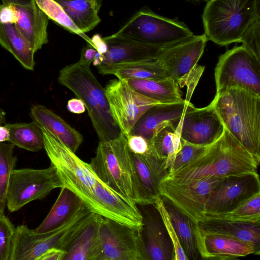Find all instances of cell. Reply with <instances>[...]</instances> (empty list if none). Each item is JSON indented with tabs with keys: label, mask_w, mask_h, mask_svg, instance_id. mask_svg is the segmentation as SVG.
<instances>
[{
	"label": "cell",
	"mask_w": 260,
	"mask_h": 260,
	"mask_svg": "<svg viewBox=\"0 0 260 260\" xmlns=\"http://www.w3.org/2000/svg\"><path fill=\"white\" fill-rule=\"evenodd\" d=\"M10 132L9 142L32 152L44 149L42 130L35 121L30 123L5 124Z\"/></svg>",
	"instance_id": "32"
},
{
	"label": "cell",
	"mask_w": 260,
	"mask_h": 260,
	"mask_svg": "<svg viewBox=\"0 0 260 260\" xmlns=\"http://www.w3.org/2000/svg\"><path fill=\"white\" fill-rule=\"evenodd\" d=\"M89 164L104 183L135 203L130 151L125 135L121 133L114 139L100 141Z\"/></svg>",
	"instance_id": "7"
},
{
	"label": "cell",
	"mask_w": 260,
	"mask_h": 260,
	"mask_svg": "<svg viewBox=\"0 0 260 260\" xmlns=\"http://www.w3.org/2000/svg\"><path fill=\"white\" fill-rule=\"evenodd\" d=\"M193 1H200V0H193ZM202 1H208V0H202Z\"/></svg>",
	"instance_id": "48"
},
{
	"label": "cell",
	"mask_w": 260,
	"mask_h": 260,
	"mask_svg": "<svg viewBox=\"0 0 260 260\" xmlns=\"http://www.w3.org/2000/svg\"><path fill=\"white\" fill-rule=\"evenodd\" d=\"M260 17V0H208L202 14L205 35L220 46L240 42Z\"/></svg>",
	"instance_id": "5"
},
{
	"label": "cell",
	"mask_w": 260,
	"mask_h": 260,
	"mask_svg": "<svg viewBox=\"0 0 260 260\" xmlns=\"http://www.w3.org/2000/svg\"><path fill=\"white\" fill-rule=\"evenodd\" d=\"M10 132L5 125H0V143L8 142L10 139Z\"/></svg>",
	"instance_id": "46"
},
{
	"label": "cell",
	"mask_w": 260,
	"mask_h": 260,
	"mask_svg": "<svg viewBox=\"0 0 260 260\" xmlns=\"http://www.w3.org/2000/svg\"><path fill=\"white\" fill-rule=\"evenodd\" d=\"M95 218L73 240L63 260H101L102 249L99 235L100 218Z\"/></svg>",
	"instance_id": "26"
},
{
	"label": "cell",
	"mask_w": 260,
	"mask_h": 260,
	"mask_svg": "<svg viewBox=\"0 0 260 260\" xmlns=\"http://www.w3.org/2000/svg\"><path fill=\"white\" fill-rule=\"evenodd\" d=\"M225 129L260 160V96L233 88L215 95L211 102Z\"/></svg>",
	"instance_id": "3"
},
{
	"label": "cell",
	"mask_w": 260,
	"mask_h": 260,
	"mask_svg": "<svg viewBox=\"0 0 260 260\" xmlns=\"http://www.w3.org/2000/svg\"><path fill=\"white\" fill-rule=\"evenodd\" d=\"M246 222H260V191L241 202L230 212L205 216Z\"/></svg>",
	"instance_id": "33"
},
{
	"label": "cell",
	"mask_w": 260,
	"mask_h": 260,
	"mask_svg": "<svg viewBox=\"0 0 260 260\" xmlns=\"http://www.w3.org/2000/svg\"><path fill=\"white\" fill-rule=\"evenodd\" d=\"M214 76L216 95L237 88L260 96V60L242 45L219 56Z\"/></svg>",
	"instance_id": "8"
},
{
	"label": "cell",
	"mask_w": 260,
	"mask_h": 260,
	"mask_svg": "<svg viewBox=\"0 0 260 260\" xmlns=\"http://www.w3.org/2000/svg\"><path fill=\"white\" fill-rule=\"evenodd\" d=\"M15 146L10 143H0V215H4L10 178L17 161Z\"/></svg>",
	"instance_id": "34"
},
{
	"label": "cell",
	"mask_w": 260,
	"mask_h": 260,
	"mask_svg": "<svg viewBox=\"0 0 260 260\" xmlns=\"http://www.w3.org/2000/svg\"><path fill=\"white\" fill-rule=\"evenodd\" d=\"M104 88L112 117L125 136L143 114L160 104L137 92L123 80H111Z\"/></svg>",
	"instance_id": "12"
},
{
	"label": "cell",
	"mask_w": 260,
	"mask_h": 260,
	"mask_svg": "<svg viewBox=\"0 0 260 260\" xmlns=\"http://www.w3.org/2000/svg\"><path fill=\"white\" fill-rule=\"evenodd\" d=\"M149 143L152 150L162 161L164 169L168 173L176 154L181 149L180 134L175 127L168 126L156 133Z\"/></svg>",
	"instance_id": "31"
},
{
	"label": "cell",
	"mask_w": 260,
	"mask_h": 260,
	"mask_svg": "<svg viewBox=\"0 0 260 260\" xmlns=\"http://www.w3.org/2000/svg\"><path fill=\"white\" fill-rule=\"evenodd\" d=\"M190 101L173 104H158L148 109L135 123L130 134L143 137L150 141L162 128H176Z\"/></svg>",
	"instance_id": "19"
},
{
	"label": "cell",
	"mask_w": 260,
	"mask_h": 260,
	"mask_svg": "<svg viewBox=\"0 0 260 260\" xmlns=\"http://www.w3.org/2000/svg\"><path fill=\"white\" fill-rule=\"evenodd\" d=\"M90 66L79 61L66 66L60 71L57 81L82 101L99 141H108L117 138L121 132L111 113L105 88Z\"/></svg>",
	"instance_id": "4"
},
{
	"label": "cell",
	"mask_w": 260,
	"mask_h": 260,
	"mask_svg": "<svg viewBox=\"0 0 260 260\" xmlns=\"http://www.w3.org/2000/svg\"><path fill=\"white\" fill-rule=\"evenodd\" d=\"M194 233L197 249L205 259H233L249 254L257 255L250 243L231 237L205 233L194 223Z\"/></svg>",
	"instance_id": "17"
},
{
	"label": "cell",
	"mask_w": 260,
	"mask_h": 260,
	"mask_svg": "<svg viewBox=\"0 0 260 260\" xmlns=\"http://www.w3.org/2000/svg\"><path fill=\"white\" fill-rule=\"evenodd\" d=\"M16 228L5 215H0V260H10Z\"/></svg>",
	"instance_id": "37"
},
{
	"label": "cell",
	"mask_w": 260,
	"mask_h": 260,
	"mask_svg": "<svg viewBox=\"0 0 260 260\" xmlns=\"http://www.w3.org/2000/svg\"><path fill=\"white\" fill-rule=\"evenodd\" d=\"M18 14L14 5L0 4V23H15Z\"/></svg>",
	"instance_id": "41"
},
{
	"label": "cell",
	"mask_w": 260,
	"mask_h": 260,
	"mask_svg": "<svg viewBox=\"0 0 260 260\" xmlns=\"http://www.w3.org/2000/svg\"><path fill=\"white\" fill-rule=\"evenodd\" d=\"M67 107L70 112L74 114H81L86 110L85 105L79 98H73L69 100Z\"/></svg>",
	"instance_id": "44"
},
{
	"label": "cell",
	"mask_w": 260,
	"mask_h": 260,
	"mask_svg": "<svg viewBox=\"0 0 260 260\" xmlns=\"http://www.w3.org/2000/svg\"><path fill=\"white\" fill-rule=\"evenodd\" d=\"M5 112L0 108V125H5L6 124Z\"/></svg>",
	"instance_id": "47"
},
{
	"label": "cell",
	"mask_w": 260,
	"mask_h": 260,
	"mask_svg": "<svg viewBox=\"0 0 260 260\" xmlns=\"http://www.w3.org/2000/svg\"><path fill=\"white\" fill-rule=\"evenodd\" d=\"M259 191L257 172L225 177L210 193L205 207L204 218L230 212Z\"/></svg>",
	"instance_id": "13"
},
{
	"label": "cell",
	"mask_w": 260,
	"mask_h": 260,
	"mask_svg": "<svg viewBox=\"0 0 260 260\" xmlns=\"http://www.w3.org/2000/svg\"><path fill=\"white\" fill-rule=\"evenodd\" d=\"M181 144V149L176 154L174 163L168 174L173 173L186 165L196 157L205 147L192 144L182 139Z\"/></svg>",
	"instance_id": "39"
},
{
	"label": "cell",
	"mask_w": 260,
	"mask_h": 260,
	"mask_svg": "<svg viewBox=\"0 0 260 260\" xmlns=\"http://www.w3.org/2000/svg\"><path fill=\"white\" fill-rule=\"evenodd\" d=\"M102 75H113L117 79H144L161 80L169 78L158 59L122 62L96 67Z\"/></svg>",
	"instance_id": "25"
},
{
	"label": "cell",
	"mask_w": 260,
	"mask_h": 260,
	"mask_svg": "<svg viewBox=\"0 0 260 260\" xmlns=\"http://www.w3.org/2000/svg\"><path fill=\"white\" fill-rule=\"evenodd\" d=\"M240 42L260 60V17L247 28Z\"/></svg>",
	"instance_id": "38"
},
{
	"label": "cell",
	"mask_w": 260,
	"mask_h": 260,
	"mask_svg": "<svg viewBox=\"0 0 260 260\" xmlns=\"http://www.w3.org/2000/svg\"><path fill=\"white\" fill-rule=\"evenodd\" d=\"M32 121L58 138L75 153L83 141V136L59 116L44 106L36 105L30 109Z\"/></svg>",
	"instance_id": "23"
},
{
	"label": "cell",
	"mask_w": 260,
	"mask_h": 260,
	"mask_svg": "<svg viewBox=\"0 0 260 260\" xmlns=\"http://www.w3.org/2000/svg\"><path fill=\"white\" fill-rule=\"evenodd\" d=\"M14 6L18 17L15 24L35 53L48 42L49 18L36 2L28 6Z\"/></svg>",
	"instance_id": "21"
},
{
	"label": "cell",
	"mask_w": 260,
	"mask_h": 260,
	"mask_svg": "<svg viewBox=\"0 0 260 260\" xmlns=\"http://www.w3.org/2000/svg\"><path fill=\"white\" fill-rule=\"evenodd\" d=\"M44 149L56 169L63 187L74 192L91 212L142 229L143 217L137 204L104 183L88 164L58 138L41 127Z\"/></svg>",
	"instance_id": "1"
},
{
	"label": "cell",
	"mask_w": 260,
	"mask_h": 260,
	"mask_svg": "<svg viewBox=\"0 0 260 260\" xmlns=\"http://www.w3.org/2000/svg\"><path fill=\"white\" fill-rule=\"evenodd\" d=\"M127 146L132 153L142 155L146 153L150 148V143L141 136L129 134L125 136Z\"/></svg>",
	"instance_id": "40"
},
{
	"label": "cell",
	"mask_w": 260,
	"mask_h": 260,
	"mask_svg": "<svg viewBox=\"0 0 260 260\" xmlns=\"http://www.w3.org/2000/svg\"><path fill=\"white\" fill-rule=\"evenodd\" d=\"M5 4L20 6H28L35 3V0H2Z\"/></svg>",
	"instance_id": "45"
},
{
	"label": "cell",
	"mask_w": 260,
	"mask_h": 260,
	"mask_svg": "<svg viewBox=\"0 0 260 260\" xmlns=\"http://www.w3.org/2000/svg\"><path fill=\"white\" fill-rule=\"evenodd\" d=\"M114 34L162 48L185 41L193 32L177 18L158 15L148 7L136 13Z\"/></svg>",
	"instance_id": "6"
},
{
	"label": "cell",
	"mask_w": 260,
	"mask_h": 260,
	"mask_svg": "<svg viewBox=\"0 0 260 260\" xmlns=\"http://www.w3.org/2000/svg\"><path fill=\"white\" fill-rule=\"evenodd\" d=\"M81 200L66 187L60 192L50 212L40 225L33 230L37 234L54 231L66 224L84 207Z\"/></svg>",
	"instance_id": "24"
},
{
	"label": "cell",
	"mask_w": 260,
	"mask_h": 260,
	"mask_svg": "<svg viewBox=\"0 0 260 260\" xmlns=\"http://www.w3.org/2000/svg\"><path fill=\"white\" fill-rule=\"evenodd\" d=\"M0 45L10 52L24 68L34 70L35 52L14 23H0Z\"/></svg>",
	"instance_id": "29"
},
{
	"label": "cell",
	"mask_w": 260,
	"mask_h": 260,
	"mask_svg": "<svg viewBox=\"0 0 260 260\" xmlns=\"http://www.w3.org/2000/svg\"><path fill=\"white\" fill-rule=\"evenodd\" d=\"M35 2L49 19H51L69 32L79 35L88 44H92L91 39L78 29L61 6L56 1L54 0H35Z\"/></svg>",
	"instance_id": "35"
},
{
	"label": "cell",
	"mask_w": 260,
	"mask_h": 260,
	"mask_svg": "<svg viewBox=\"0 0 260 260\" xmlns=\"http://www.w3.org/2000/svg\"><path fill=\"white\" fill-rule=\"evenodd\" d=\"M98 53V51L92 44H88L86 46L83 48L79 61L90 65L95 59Z\"/></svg>",
	"instance_id": "42"
},
{
	"label": "cell",
	"mask_w": 260,
	"mask_h": 260,
	"mask_svg": "<svg viewBox=\"0 0 260 260\" xmlns=\"http://www.w3.org/2000/svg\"><path fill=\"white\" fill-rule=\"evenodd\" d=\"M224 178L208 177L181 182L163 179L159 184L160 195L198 222L204 218L205 207L210 193Z\"/></svg>",
	"instance_id": "11"
},
{
	"label": "cell",
	"mask_w": 260,
	"mask_h": 260,
	"mask_svg": "<svg viewBox=\"0 0 260 260\" xmlns=\"http://www.w3.org/2000/svg\"><path fill=\"white\" fill-rule=\"evenodd\" d=\"M103 39L107 49L100 65L158 59L164 49L114 34Z\"/></svg>",
	"instance_id": "18"
},
{
	"label": "cell",
	"mask_w": 260,
	"mask_h": 260,
	"mask_svg": "<svg viewBox=\"0 0 260 260\" xmlns=\"http://www.w3.org/2000/svg\"><path fill=\"white\" fill-rule=\"evenodd\" d=\"M142 229L101 216V260H148Z\"/></svg>",
	"instance_id": "10"
},
{
	"label": "cell",
	"mask_w": 260,
	"mask_h": 260,
	"mask_svg": "<svg viewBox=\"0 0 260 260\" xmlns=\"http://www.w3.org/2000/svg\"><path fill=\"white\" fill-rule=\"evenodd\" d=\"M62 187L57 171L51 164L43 169H14L7 190V207L10 212H15L31 201L44 199L52 190Z\"/></svg>",
	"instance_id": "9"
},
{
	"label": "cell",
	"mask_w": 260,
	"mask_h": 260,
	"mask_svg": "<svg viewBox=\"0 0 260 260\" xmlns=\"http://www.w3.org/2000/svg\"><path fill=\"white\" fill-rule=\"evenodd\" d=\"M137 92L160 104H173L184 101L178 84L172 78L158 80L144 79L123 80Z\"/></svg>",
	"instance_id": "27"
},
{
	"label": "cell",
	"mask_w": 260,
	"mask_h": 260,
	"mask_svg": "<svg viewBox=\"0 0 260 260\" xmlns=\"http://www.w3.org/2000/svg\"><path fill=\"white\" fill-rule=\"evenodd\" d=\"M181 246L188 259H197L199 255L194 233V223L167 199L162 198Z\"/></svg>",
	"instance_id": "30"
},
{
	"label": "cell",
	"mask_w": 260,
	"mask_h": 260,
	"mask_svg": "<svg viewBox=\"0 0 260 260\" xmlns=\"http://www.w3.org/2000/svg\"><path fill=\"white\" fill-rule=\"evenodd\" d=\"M143 217L142 234L148 260H174L173 243L158 211L155 208L154 213Z\"/></svg>",
	"instance_id": "20"
},
{
	"label": "cell",
	"mask_w": 260,
	"mask_h": 260,
	"mask_svg": "<svg viewBox=\"0 0 260 260\" xmlns=\"http://www.w3.org/2000/svg\"><path fill=\"white\" fill-rule=\"evenodd\" d=\"M62 8L74 24L83 33L93 29L100 22L98 12L101 0H54Z\"/></svg>",
	"instance_id": "28"
},
{
	"label": "cell",
	"mask_w": 260,
	"mask_h": 260,
	"mask_svg": "<svg viewBox=\"0 0 260 260\" xmlns=\"http://www.w3.org/2000/svg\"><path fill=\"white\" fill-rule=\"evenodd\" d=\"M153 205L159 213L172 242L174 253V260H188L178 239L162 197H159Z\"/></svg>",
	"instance_id": "36"
},
{
	"label": "cell",
	"mask_w": 260,
	"mask_h": 260,
	"mask_svg": "<svg viewBox=\"0 0 260 260\" xmlns=\"http://www.w3.org/2000/svg\"><path fill=\"white\" fill-rule=\"evenodd\" d=\"M66 252L57 248H51L42 254L37 260H63Z\"/></svg>",
	"instance_id": "43"
},
{
	"label": "cell",
	"mask_w": 260,
	"mask_h": 260,
	"mask_svg": "<svg viewBox=\"0 0 260 260\" xmlns=\"http://www.w3.org/2000/svg\"><path fill=\"white\" fill-rule=\"evenodd\" d=\"M259 162L228 131L186 165L164 178L181 182L256 172Z\"/></svg>",
	"instance_id": "2"
},
{
	"label": "cell",
	"mask_w": 260,
	"mask_h": 260,
	"mask_svg": "<svg viewBox=\"0 0 260 260\" xmlns=\"http://www.w3.org/2000/svg\"><path fill=\"white\" fill-rule=\"evenodd\" d=\"M208 39L204 34L164 49L158 60L168 76L181 87L203 54Z\"/></svg>",
	"instance_id": "16"
},
{
	"label": "cell",
	"mask_w": 260,
	"mask_h": 260,
	"mask_svg": "<svg viewBox=\"0 0 260 260\" xmlns=\"http://www.w3.org/2000/svg\"><path fill=\"white\" fill-rule=\"evenodd\" d=\"M224 129L211 103L205 107L197 108L190 102L176 128L182 140L202 146L214 142Z\"/></svg>",
	"instance_id": "15"
},
{
	"label": "cell",
	"mask_w": 260,
	"mask_h": 260,
	"mask_svg": "<svg viewBox=\"0 0 260 260\" xmlns=\"http://www.w3.org/2000/svg\"><path fill=\"white\" fill-rule=\"evenodd\" d=\"M130 157L134 202L142 206L153 205L161 196L159 184L168 172L150 145L148 151L142 155L130 151Z\"/></svg>",
	"instance_id": "14"
},
{
	"label": "cell",
	"mask_w": 260,
	"mask_h": 260,
	"mask_svg": "<svg viewBox=\"0 0 260 260\" xmlns=\"http://www.w3.org/2000/svg\"><path fill=\"white\" fill-rule=\"evenodd\" d=\"M205 233L223 235L251 244L260 253V222H246L219 218H205L197 222Z\"/></svg>",
	"instance_id": "22"
}]
</instances>
